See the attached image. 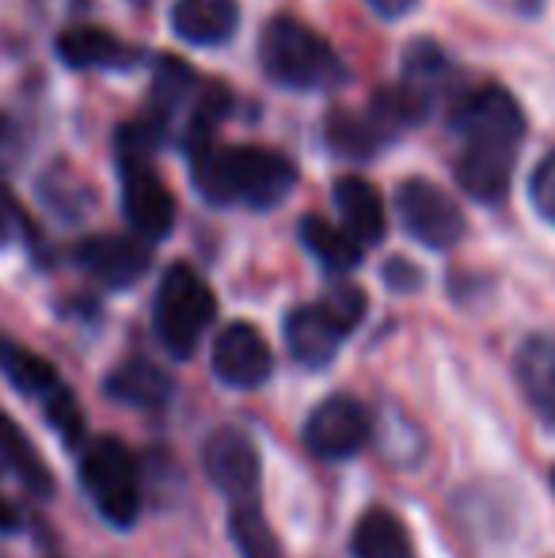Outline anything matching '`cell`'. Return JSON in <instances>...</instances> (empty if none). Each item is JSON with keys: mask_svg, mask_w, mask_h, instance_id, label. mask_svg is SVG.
Masks as SVG:
<instances>
[{"mask_svg": "<svg viewBox=\"0 0 555 558\" xmlns=\"http://www.w3.org/2000/svg\"><path fill=\"white\" fill-rule=\"evenodd\" d=\"M529 198H533L536 214H541L548 225H555V148L533 168V179H529Z\"/></svg>", "mask_w": 555, "mask_h": 558, "instance_id": "cell-26", "label": "cell"}, {"mask_svg": "<svg viewBox=\"0 0 555 558\" xmlns=\"http://www.w3.org/2000/svg\"><path fill=\"white\" fill-rule=\"evenodd\" d=\"M58 58L69 69H126L137 50L104 27H69L58 38Z\"/></svg>", "mask_w": 555, "mask_h": 558, "instance_id": "cell-16", "label": "cell"}, {"mask_svg": "<svg viewBox=\"0 0 555 558\" xmlns=\"http://www.w3.org/2000/svg\"><path fill=\"white\" fill-rule=\"evenodd\" d=\"M491 8H498V12H514V15H536L541 12L544 0H487Z\"/></svg>", "mask_w": 555, "mask_h": 558, "instance_id": "cell-28", "label": "cell"}, {"mask_svg": "<svg viewBox=\"0 0 555 558\" xmlns=\"http://www.w3.org/2000/svg\"><path fill=\"white\" fill-rule=\"evenodd\" d=\"M370 441V411L350 396H331L304 422V445L319 460H347Z\"/></svg>", "mask_w": 555, "mask_h": 558, "instance_id": "cell-7", "label": "cell"}, {"mask_svg": "<svg viewBox=\"0 0 555 558\" xmlns=\"http://www.w3.org/2000/svg\"><path fill=\"white\" fill-rule=\"evenodd\" d=\"M240 4L237 0H176L171 4V31L191 46H221L237 35Z\"/></svg>", "mask_w": 555, "mask_h": 558, "instance_id": "cell-13", "label": "cell"}, {"mask_svg": "<svg viewBox=\"0 0 555 558\" xmlns=\"http://www.w3.org/2000/svg\"><path fill=\"white\" fill-rule=\"evenodd\" d=\"M270 368H275V353H270L267 338L255 331L252 324H244V319H237V324H229L221 335H217L214 342V373L221 384H229V388H260L263 380L270 376Z\"/></svg>", "mask_w": 555, "mask_h": 558, "instance_id": "cell-9", "label": "cell"}, {"mask_svg": "<svg viewBox=\"0 0 555 558\" xmlns=\"http://www.w3.org/2000/svg\"><path fill=\"white\" fill-rule=\"evenodd\" d=\"M8 235H12V225H8V209H4V202H0V247L8 243Z\"/></svg>", "mask_w": 555, "mask_h": 558, "instance_id": "cell-29", "label": "cell"}, {"mask_svg": "<svg viewBox=\"0 0 555 558\" xmlns=\"http://www.w3.org/2000/svg\"><path fill=\"white\" fill-rule=\"evenodd\" d=\"M214 319L217 296L202 281V274L186 263L168 266L160 289H156V338L164 342V350L179 361L191 357Z\"/></svg>", "mask_w": 555, "mask_h": 558, "instance_id": "cell-4", "label": "cell"}, {"mask_svg": "<svg viewBox=\"0 0 555 558\" xmlns=\"http://www.w3.org/2000/svg\"><path fill=\"white\" fill-rule=\"evenodd\" d=\"M0 361H4L8 380H12L20 391H27V396H43L46 399L53 388H61L53 365L46 357H38V353L20 350V345H8V350L0 353Z\"/></svg>", "mask_w": 555, "mask_h": 558, "instance_id": "cell-21", "label": "cell"}, {"mask_svg": "<svg viewBox=\"0 0 555 558\" xmlns=\"http://www.w3.org/2000/svg\"><path fill=\"white\" fill-rule=\"evenodd\" d=\"M107 391L122 403L134 407H160L168 403L171 396V380L164 368H156L153 361H126L122 368H114L111 380H107Z\"/></svg>", "mask_w": 555, "mask_h": 558, "instance_id": "cell-19", "label": "cell"}, {"mask_svg": "<svg viewBox=\"0 0 555 558\" xmlns=\"http://www.w3.org/2000/svg\"><path fill=\"white\" fill-rule=\"evenodd\" d=\"M518 384L536 414L555 429V338L533 335L518 350Z\"/></svg>", "mask_w": 555, "mask_h": 558, "instance_id": "cell-15", "label": "cell"}, {"mask_svg": "<svg viewBox=\"0 0 555 558\" xmlns=\"http://www.w3.org/2000/svg\"><path fill=\"white\" fill-rule=\"evenodd\" d=\"M76 263L99 278L111 289L134 286L141 274L148 270L153 255H148V240H134V235H92L76 247Z\"/></svg>", "mask_w": 555, "mask_h": 558, "instance_id": "cell-12", "label": "cell"}, {"mask_svg": "<svg viewBox=\"0 0 555 558\" xmlns=\"http://www.w3.org/2000/svg\"><path fill=\"white\" fill-rule=\"evenodd\" d=\"M365 4L377 15H385V20H400V15H408L415 8V0H365Z\"/></svg>", "mask_w": 555, "mask_h": 558, "instance_id": "cell-27", "label": "cell"}, {"mask_svg": "<svg viewBox=\"0 0 555 558\" xmlns=\"http://www.w3.org/2000/svg\"><path fill=\"white\" fill-rule=\"evenodd\" d=\"M202 463H206L209 483L229 494V498L248 501L260 490V452H255V445L240 429H217L206 441Z\"/></svg>", "mask_w": 555, "mask_h": 558, "instance_id": "cell-10", "label": "cell"}, {"mask_svg": "<svg viewBox=\"0 0 555 558\" xmlns=\"http://www.w3.org/2000/svg\"><path fill=\"white\" fill-rule=\"evenodd\" d=\"M350 551H354V558H411V539H408L403 521L393 509L373 506L370 513H362V521H358Z\"/></svg>", "mask_w": 555, "mask_h": 558, "instance_id": "cell-17", "label": "cell"}, {"mask_svg": "<svg viewBox=\"0 0 555 558\" xmlns=\"http://www.w3.org/2000/svg\"><path fill=\"white\" fill-rule=\"evenodd\" d=\"M0 460H4L8 468L23 478V486H27V490H35V494H50L53 490V478H50L46 460L38 456V448L27 441V434H23V429L15 426L4 411H0Z\"/></svg>", "mask_w": 555, "mask_h": 558, "instance_id": "cell-20", "label": "cell"}, {"mask_svg": "<svg viewBox=\"0 0 555 558\" xmlns=\"http://www.w3.org/2000/svg\"><path fill=\"white\" fill-rule=\"evenodd\" d=\"M396 214L408 235H415L422 247L449 251L464 235V214L460 206L430 179H403L396 186Z\"/></svg>", "mask_w": 555, "mask_h": 558, "instance_id": "cell-6", "label": "cell"}, {"mask_svg": "<svg viewBox=\"0 0 555 558\" xmlns=\"http://www.w3.org/2000/svg\"><path fill=\"white\" fill-rule=\"evenodd\" d=\"M191 175L198 194L214 206L275 209L293 191L297 163L260 145H198L191 148Z\"/></svg>", "mask_w": 555, "mask_h": 558, "instance_id": "cell-2", "label": "cell"}, {"mask_svg": "<svg viewBox=\"0 0 555 558\" xmlns=\"http://www.w3.org/2000/svg\"><path fill=\"white\" fill-rule=\"evenodd\" d=\"M449 122L464 137V148L457 156L460 191L483 206L503 202L510 191L518 148L526 141V114H521L518 99L506 88L483 84V88L460 96Z\"/></svg>", "mask_w": 555, "mask_h": 558, "instance_id": "cell-1", "label": "cell"}, {"mask_svg": "<svg viewBox=\"0 0 555 558\" xmlns=\"http://www.w3.org/2000/svg\"><path fill=\"white\" fill-rule=\"evenodd\" d=\"M552 486H555V471H552Z\"/></svg>", "mask_w": 555, "mask_h": 558, "instance_id": "cell-30", "label": "cell"}, {"mask_svg": "<svg viewBox=\"0 0 555 558\" xmlns=\"http://www.w3.org/2000/svg\"><path fill=\"white\" fill-rule=\"evenodd\" d=\"M81 478L107 521L119 524V529H130L137 521L141 490L134 456L126 452V445L114 441V437H99L96 445H88L81 456Z\"/></svg>", "mask_w": 555, "mask_h": 558, "instance_id": "cell-5", "label": "cell"}, {"mask_svg": "<svg viewBox=\"0 0 555 558\" xmlns=\"http://www.w3.org/2000/svg\"><path fill=\"white\" fill-rule=\"evenodd\" d=\"M449 73H453L449 58H445V50H437L434 43H415L403 53V84H408L411 92H419L426 104H430V92L442 88Z\"/></svg>", "mask_w": 555, "mask_h": 558, "instance_id": "cell-22", "label": "cell"}, {"mask_svg": "<svg viewBox=\"0 0 555 558\" xmlns=\"http://www.w3.org/2000/svg\"><path fill=\"white\" fill-rule=\"evenodd\" d=\"M260 58L267 76L281 88L312 92L327 88L342 76V65L335 50L324 43V35L309 27V23L293 20V15H278L263 27L260 38Z\"/></svg>", "mask_w": 555, "mask_h": 558, "instance_id": "cell-3", "label": "cell"}, {"mask_svg": "<svg viewBox=\"0 0 555 558\" xmlns=\"http://www.w3.org/2000/svg\"><path fill=\"white\" fill-rule=\"evenodd\" d=\"M232 536H237V547L244 558H281L270 524L263 521L260 509L248 506V501H240L237 513H232Z\"/></svg>", "mask_w": 555, "mask_h": 558, "instance_id": "cell-24", "label": "cell"}, {"mask_svg": "<svg viewBox=\"0 0 555 558\" xmlns=\"http://www.w3.org/2000/svg\"><path fill=\"white\" fill-rule=\"evenodd\" d=\"M335 209H339V217H342V228H347L362 247H373V243L385 240L388 217H385V202H381L373 183H365V179H358V175L339 179V183H335Z\"/></svg>", "mask_w": 555, "mask_h": 558, "instance_id": "cell-14", "label": "cell"}, {"mask_svg": "<svg viewBox=\"0 0 555 558\" xmlns=\"http://www.w3.org/2000/svg\"><path fill=\"white\" fill-rule=\"evenodd\" d=\"M122 209L141 240H164L176 228V198L153 171V160H119Z\"/></svg>", "mask_w": 555, "mask_h": 558, "instance_id": "cell-8", "label": "cell"}, {"mask_svg": "<svg viewBox=\"0 0 555 558\" xmlns=\"http://www.w3.org/2000/svg\"><path fill=\"white\" fill-rule=\"evenodd\" d=\"M46 411H50V422L53 429H58L61 437H65L69 445H76L84 437V418H81V407H76V399L69 396L65 388H53L50 396H46Z\"/></svg>", "mask_w": 555, "mask_h": 558, "instance_id": "cell-25", "label": "cell"}, {"mask_svg": "<svg viewBox=\"0 0 555 558\" xmlns=\"http://www.w3.org/2000/svg\"><path fill=\"white\" fill-rule=\"evenodd\" d=\"M327 141H331L339 153H350V156H365L385 141V130L373 114H331L327 122Z\"/></svg>", "mask_w": 555, "mask_h": 558, "instance_id": "cell-23", "label": "cell"}, {"mask_svg": "<svg viewBox=\"0 0 555 558\" xmlns=\"http://www.w3.org/2000/svg\"><path fill=\"white\" fill-rule=\"evenodd\" d=\"M301 240L331 274H350L358 263H362V243H358L342 225H331L316 214H309L301 221Z\"/></svg>", "mask_w": 555, "mask_h": 558, "instance_id": "cell-18", "label": "cell"}, {"mask_svg": "<svg viewBox=\"0 0 555 558\" xmlns=\"http://www.w3.org/2000/svg\"><path fill=\"white\" fill-rule=\"evenodd\" d=\"M347 335H350V327L342 324L324 301L301 304V308H293L286 316V345L297 365H304V368L331 365V357L339 353Z\"/></svg>", "mask_w": 555, "mask_h": 558, "instance_id": "cell-11", "label": "cell"}]
</instances>
